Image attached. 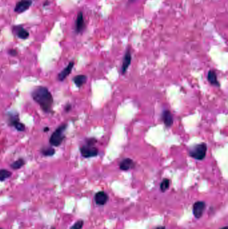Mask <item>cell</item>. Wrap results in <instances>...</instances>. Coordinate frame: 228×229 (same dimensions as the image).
Returning <instances> with one entry per match:
<instances>
[{"instance_id": "1", "label": "cell", "mask_w": 228, "mask_h": 229, "mask_svg": "<svg viewBox=\"0 0 228 229\" xmlns=\"http://www.w3.org/2000/svg\"><path fill=\"white\" fill-rule=\"evenodd\" d=\"M33 99L45 112H49L53 103V98L51 93L46 87H40L35 88L32 92Z\"/></svg>"}, {"instance_id": "2", "label": "cell", "mask_w": 228, "mask_h": 229, "mask_svg": "<svg viewBox=\"0 0 228 229\" xmlns=\"http://www.w3.org/2000/svg\"><path fill=\"white\" fill-rule=\"evenodd\" d=\"M207 147L206 143H202L193 147L189 151V155L198 160H202L206 157Z\"/></svg>"}, {"instance_id": "3", "label": "cell", "mask_w": 228, "mask_h": 229, "mask_svg": "<svg viewBox=\"0 0 228 229\" xmlns=\"http://www.w3.org/2000/svg\"><path fill=\"white\" fill-rule=\"evenodd\" d=\"M66 128V125H62L54 132L50 139V144L54 146H58L61 144L64 138V132Z\"/></svg>"}, {"instance_id": "4", "label": "cell", "mask_w": 228, "mask_h": 229, "mask_svg": "<svg viewBox=\"0 0 228 229\" xmlns=\"http://www.w3.org/2000/svg\"><path fill=\"white\" fill-rule=\"evenodd\" d=\"M80 152L83 157L88 158L96 157L98 154V150L93 145L86 144L81 147Z\"/></svg>"}, {"instance_id": "5", "label": "cell", "mask_w": 228, "mask_h": 229, "mask_svg": "<svg viewBox=\"0 0 228 229\" xmlns=\"http://www.w3.org/2000/svg\"><path fill=\"white\" fill-rule=\"evenodd\" d=\"M32 3V0H21L15 6L14 10L15 12L19 14L23 13L30 8Z\"/></svg>"}, {"instance_id": "6", "label": "cell", "mask_w": 228, "mask_h": 229, "mask_svg": "<svg viewBox=\"0 0 228 229\" xmlns=\"http://www.w3.org/2000/svg\"><path fill=\"white\" fill-rule=\"evenodd\" d=\"M206 208V204L203 202H197L194 206V214L197 219L202 216L203 211Z\"/></svg>"}, {"instance_id": "7", "label": "cell", "mask_w": 228, "mask_h": 229, "mask_svg": "<svg viewBox=\"0 0 228 229\" xmlns=\"http://www.w3.org/2000/svg\"><path fill=\"white\" fill-rule=\"evenodd\" d=\"M131 60H132V57H131V54L129 50L126 51L125 53V55L123 59L122 64V68H121V73L124 74L126 73V72L128 70L129 66L131 63Z\"/></svg>"}, {"instance_id": "8", "label": "cell", "mask_w": 228, "mask_h": 229, "mask_svg": "<svg viewBox=\"0 0 228 229\" xmlns=\"http://www.w3.org/2000/svg\"><path fill=\"white\" fill-rule=\"evenodd\" d=\"M85 28V23L82 12H79L76 21V30L78 33L82 32Z\"/></svg>"}, {"instance_id": "9", "label": "cell", "mask_w": 228, "mask_h": 229, "mask_svg": "<svg viewBox=\"0 0 228 229\" xmlns=\"http://www.w3.org/2000/svg\"><path fill=\"white\" fill-rule=\"evenodd\" d=\"M135 164L133 160H131L130 158H126L120 163L119 167L121 170L127 171L130 169L133 168Z\"/></svg>"}, {"instance_id": "10", "label": "cell", "mask_w": 228, "mask_h": 229, "mask_svg": "<svg viewBox=\"0 0 228 229\" xmlns=\"http://www.w3.org/2000/svg\"><path fill=\"white\" fill-rule=\"evenodd\" d=\"M162 119H163V123L166 127H171L173 123V117L171 112L169 110L164 111L162 115Z\"/></svg>"}, {"instance_id": "11", "label": "cell", "mask_w": 228, "mask_h": 229, "mask_svg": "<svg viewBox=\"0 0 228 229\" xmlns=\"http://www.w3.org/2000/svg\"><path fill=\"white\" fill-rule=\"evenodd\" d=\"M96 203L98 205H104L106 203L108 200V196L105 192H99L95 195Z\"/></svg>"}, {"instance_id": "12", "label": "cell", "mask_w": 228, "mask_h": 229, "mask_svg": "<svg viewBox=\"0 0 228 229\" xmlns=\"http://www.w3.org/2000/svg\"><path fill=\"white\" fill-rule=\"evenodd\" d=\"M73 67H74V63L73 62H71L68 64V65L58 75V79L60 80H64L66 77L70 74L73 68Z\"/></svg>"}, {"instance_id": "13", "label": "cell", "mask_w": 228, "mask_h": 229, "mask_svg": "<svg viewBox=\"0 0 228 229\" xmlns=\"http://www.w3.org/2000/svg\"><path fill=\"white\" fill-rule=\"evenodd\" d=\"M10 121L11 126H14L15 129L20 131H24L25 130V126L23 123L19 121L18 119L16 117H13L12 115L10 118Z\"/></svg>"}, {"instance_id": "14", "label": "cell", "mask_w": 228, "mask_h": 229, "mask_svg": "<svg viewBox=\"0 0 228 229\" xmlns=\"http://www.w3.org/2000/svg\"><path fill=\"white\" fill-rule=\"evenodd\" d=\"M14 29H15V30L14 31L16 33V35L18 36V38H21V39H26V38H28L29 32L23 28V27L15 26Z\"/></svg>"}, {"instance_id": "15", "label": "cell", "mask_w": 228, "mask_h": 229, "mask_svg": "<svg viewBox=\"0 0 228 229\" xmlns=\"http://www.w3.org/2000/svg\"><path fill=\"white\" fill-rule=\"evenodd\" d=\"M207 79L209 82H210L212 85H214V86L216 87L219 86V83L217 78V75H216L215 71H209L207 74Z\"/></svg>"}, {"instance_id": "16", "label": "cell", "mask_w": 228, "mask_h": 229, "mask_svg": "<svg viewBox=\"0 0 228 229\" xmlns=\"http://www.w3.org/2000/svg\"><path fill=\"white\" fill-rule=\"evenodd\" d=\"M87 78L85 75H78L74 77V82L78 87H81L86 82Z\"/></svg>"}, {"instance_id": "17", "label": "cell", "mask_w": 228, "mask_h": 229, "mask_svg": "<svg viewBox=\"0 0 228 229\" xmlns=\"http://www.w3.org/2000/svg\"><path fill=\"white\" fill-rule=\"evenodd\" d=\"M11 173L6 170H0V181H4L7 178L11 176Z\"/></svg>"}, {"instance_id": "18", "label": "cell", "mask_w": 228, "mask_h": 229, "mask_svg": "<svg viewBox=\"0 0 228 229\" xmlns=\"http://www.w3.org/2000/svg\"><path fill=\"white\" fill-rule=\"evenodd\" d=\"M24 165V160H22V159H20V160L14 162L13 164H11V167H12L13 169L16 170V169H20Z\"/></svg>"}, {"instance_id": "19", "label": "cell", "mask_w": 228, "mask_h": 229, "mask_svg": "<svg viewBox=\"0 0 228 229\" xmlns=\"http://www.w3.org/2000/svg\"><path fill=\"white\" fill-rule=\"evenodd\" d=\"M170 185V181L168 179H164L163 182L161 184V190L162 192H165L166 190H167L169 188Z\"/></svg>"}, {"instance_id": "20", "label": "cell", "mask_w": 228, "mask_h": 229, "mask_svg": "<svg viewBox=\"0 0 228 229\" xmlns=\"http://www.w3.org/2000/svg\"><path fill=\"white\" fill-rule=\"evenodd\" d=\"M54 153H55V150L53 148H52V147H49V148H46V149L42 150V153L47 156H52V155L54 154Z\"/></svg>"}, {"instance_id": "21", "label": "cell", "mask_w": 228, "mask_h": 229, "mask_svg": "<svg viewBox=\"0 0 228 229\" xmlns=\"http://www.w3.org/2000/svg\"><path fill=\"white\" fill-rule=\"evenodd\" d=\"M84 222L82 220H78L76 222L73 226L70 228V229H81L83 227Z\"/></svg>"}, {"instance_id": "22", "label": "cell", "mask_w": 228, "mask_h": 229, "mask_svg": "<svg viewBox=\"0 0 228 229\" xmlns=\"http://www.w3.org/2000/svg\"><path fill=\"white\" fill-rule=\"evenodd\" d=\"M10 54L12 56H15L17 54V52H16V50H11L10 51Z\"/></svg>"}, {"instance_id": "23", "label": "cell", "mask_w": 228, "mask_h": 229, "mask_svg": "<svg viewBox=\"0 0 228 229\" xmlns=\"http://www.w3.org/2000/svg\"><path fill=\"white\" fill-rule=\"evenodd\" d=\"M155 229H165V227H157Z\"/></svg>"}, {"instance_id": "24", "label": "cell", "mask_w": 228, "mask_h": 229, "mask_svg": "<svg viewBox=\"0 0 228 229\" xmlns=\"http://www.w3.org/2000/svg\"><path fill=\"white\" fill-rule=\"evenodd\" d=\"M221 229H227V227H223V228H222Z\"/></svg>"}, {"instance_id": "25", "label": "cell", "mask_w": 228, "mask_h": 229, "mask_svg": "<svg viewBox=\"0 0 228 229\" xmlns=\"http://www.w3.org/2000/svg\"><path fill=\"white\" fill-rule=\"evenodd\" d=\"M129 1L130 2H133V1H134V0H129Z\"/></svg>"}, {"instance_id": "26", "label": "cell", "mask_w": 228, "mask_h": 229, "mask_svg": "<svg viewBox=\"0 0 228 229\" xmlns=\"http://www.w3.org/2000/svg\"><path fill=\"white\" fill-rule=\"evenodd\" d=\"M0 229H2V228H0Z\"/></svg>"}]
</instances>
